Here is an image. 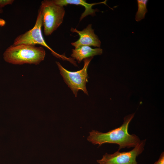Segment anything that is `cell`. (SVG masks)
I'll use <instances>...</instances> for the list:
<instances>
[{
  "label": "cell",
  "mask_w": 164,
  "mask_h": 164,
  "mask_svg": "<svg viewBox=\"0 0 164 164\" xmlns=\"http://www.w3.org/2000/svg\"><path fill=\"white\" fill-rule=\"evenodd\" d=\"M53 2L56 4L59 5L63 6H66L69 4L81 5L83 6L85 9L84 12L81 14L80 18V21H81L84 18L90 15L92 16L95 15V12L99 11L97 9H93L92 7L93 5L101 4H104L107 5L106 4L107 0L103 2L98 3H88L84 0H53Z\"/></svg>",
  "instance_id": "obj_8"
},
{
  "label": "cell",
  "mask_w": 164,
  "mask_h": 164,
  "mask_svg": "<svg viewBox=\"0 0 164 164\" xmlns=\"http://www.w3.org/2000/svg\"><path fill=\"white\" fill-rule=\"evenodd\" d=\"M14 1V0H0V9L6 5L12 4Z\"/></svg>",
  "instance_id": "obj_11"
},
{
  "label": "cell",
  "mask_w": 164,
  "mask_h": 164,
  "mask_svg": "<svg viewBox=\"0 0 164 164\" xmlns=\"http://www.w3.org/2000/svg\"><path fill=\"white\" fill-rule=\"evenodd\" d=\"M71 56L76 59L78 63H80L84 59L93 57L98 55H101L103 50L100 48H92L90 46H83L72 50Z\"/></svg>",
  "instance_id": "obj_9"
},
{
  "label": "cell",
  "mask_w": 164,
  "mask_h": 164,
  "mask_svg": "<svg viewBox=\"0 0 164 164\" xmlns=\"http://www.w3.org/2000/svg\"><path fill=\"white\" fill-rule=\"evenodd\" d=\"M5 21L2 19H0V26H4L5 24Z\"/></svg>",
  "instance_id": "obj_13"
},
{
  "label": "cell",
  "mask_w": 164,
  "mask_h": 164,
  "mask_svg": "<svg viewBox=\"0 0 164 164\" xmlns=\"http://www.w3.org/2000/svg\"><path fill=\"white\" fill-rule=\"evenodd\" d=\"M93 58L91 57L84 59L83 68L76 71H68L62 67L59 62H56L60 73L65 82L71 90L75 97H77L79 90L82 91L85 94L88 95L86 87V84L88 81L89 78L87 70L88 65Z\"/></svg>",
  "instance_id": "obj_4"
},
{
  "label": "cell",
  "mask_w": 164,
  "mask_h": 164,
  "mask_svg": "<svg viewBox=\"0 0 164 164\" xmlns=\"http://www.w3.org/2000/svg\"><path fill=\"white\" fill-rule=\"evenodd\" d=\"M3 12V10L2 9H0V14L2 13Z\"/></svg>",
  "instance_id": "obj_14"
},
{
  "label": "cell",
  "mask_w": 164,
  "mask_h": 164,
  "mask_svg": "<svg viewBox=\"0 0 164 164\" xmlns=\"http://www.w3.org/2000/svg\"><path fill=\"white\" fill-rule=\"evenodd\" d=\"M70 31L78 33L79 36V39L77 41L71 43L75 49L83 46H93L97 48L100 47L101 42L98 36L94 33L91 24L88 25L82 31H79L76 28L72 27Z\"/></svg>",
  "instance_id": "obj_7"
},
{
  "label": "cell",
  "mask_w": 164,
  "mask_h": 164,
  "mask_svg": "<svg viewBox=\"0 0 164 164\" xmlns=\"http://www.w3.org/2000/svg\"><path fill=\"white\" fill-rule=\"evenodd\" d=\"M154 164H164V152L161 153L158 160L155 162Z\"/></svg>",
  "instance_id": "obj_12"
},
{
  "label": "cell",
  "mask_w": 164,
  "mask_h": 164,
  "mask_svg": "<svg viewBox=\"0 0 164 164\" xmlns=\"http://www.w3.org/2000/svg\"><path fill=\"white\" fill-rule=\"evenodd\" d=\"M135 113L129 114L124 118L123 122L119 127L103 133L93 130L89 132L87 140L99 146L105 143L115 144L119 145L118 150L125 148L135 147L140 142L139 137L134 134H130L128 131L129 125Z\"/></svg>",
  "instance_id": "obj_1"
},
{
  "label": "cell",
  "mask_w": 164,
  "mask_h": 164,
  "mask_svg": "<svg viewBox=\"0 0 164 164\" xmlns=\"http://www.w3.org/2000/svg\"><path fill=\"white\" fill-rule=\"evenodd\" d=\"M147 0H137L138 9L137 12L135 20L137 22H139L145 18L146 13L147 12Z\"/></svg>",
  "instance_id": "obj_10"
},
{
  "label": "cell",
  "mask_w": 164,
  "mask_h": 164,
  "mask_svg": "<svg viewBox=\"0 0 164 164\" xmlns=\"http://www.w3.org/2000/svg\"><path fill=\"white\" fill-rule=\"evenodd\" d=\"M146 139L140 140L131 150L120 152L118 150L112 154L107 153L101 159L97 160L99 164H138L136 157L144 150Z\"/></svg>",
  "instance_id": "obj_6"
},
{
  "label": "cell",
  "mask_w": 164,
  "mask_h": 164,
  "mask_svg": "<svg viewBox=\"0 0 164 164\" xmlns=\"http://www.w3.org/2000/svg\"><path fill=\"white\" fill-rule=\"evenodd\" d=\"M39 9L44 34L49 36L63 22L65 12V9L63 6L55 3L53 0H44L42 1Z\"/></svg>",
  "instance_id": "obj_3"
},
{
  "label": "cell",
  "mask_w": 164,
  "mask_h": 164,
  "mask_svg": "<svg viewBox=\"0 0 164 164\" xmlns=\"http://www.w3.org/2000/svg\"><path fill=\"white\" fill-rule=\"evenodd\" d=\"M42 26L41 15L39 9L34 27L31 29L17 36L14 39L12 45L15 46L21 44H26L35 45L37 44H39L49 49L52 54L57 58L73 63V60L72 58H67L64 55H60L57 53L46 44L42 34Z\"/></svg>",
  "instance_id": "obj_5"
},
{
  "label": "cell",
  "mask_w": 164,
  "mask_h": 164,
  "mask_svg": "<svg viewBox=\"0 0 164 164\" xmlns=\"http://www.w3.org/2000/svg\"><path fill=\"white\" fill-rule=\"evenodd\" d=\"M45 55L46 51L42 47L21 44L8 47L3 54V58L6 62L15 65H38Z\"/></svg>",
  "instance_id": "obj_2"
}]
</instances>
